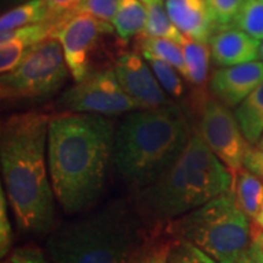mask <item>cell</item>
Returning <instances> with one entry per match:
<instances>
[{
    "instance_id": "obj_1",
    "label": "cell",
    "mask_w": 263,
    "mask_h": 263,
    "mask_svg": "<svg viewBox=\"0 0 263 263\" xmlns=\"http://www.w3.org/2000/svg\"><path fill=\"white\" fill-rule=\"evenodd\" d=\"M116 126L94 114L51 115L48 127V167L57 201L67 215L95 206L112 164Z\"/></svg>"
},
{
    "instance_id": "obj_2",
    "label": "cell",
    "mask_w": 263,
    "mask_h": 263,
    "mask_svg": "<svg viewBox=\"0 0 263 263\" xmlns=\"http://www.w3.org/2000/svg\"><path fill=\"white\" fill-rule=\"evenodd\" d=\"M51 115L28 111L2 122L0 164L5 194L24 234L48 235L54 228L57 200L48 167Z\"/></svg>"
},
{
    "instance_id": "obj_3",
    "label": "cell",
    "mask_w": 263,
    "mask_h": 263,
    "mask_svg": "<svg viewBox=\"0 0 263 263\" xmlns=\"http://www.w3.org/2000/svg\"><path fill=\"white\" fill-rule=\"evenodd\" d=\"M226 164L193 130L185 149L155 182L137 190L134 206L146 228L164 226L233 189Z\"/></svg>"
},
{
    "instance_id": "obj_4",
    "label": "cell",
    "mask_w": 263,
    "mask_h": 263,
    "mask_svg": "<svg viewBox=\"0 0 263 263\" xmlns=\"http://www.w3.org/2000/svg\"><path fill=\"white\" fill-rule=\"evenodd\" d=\"M192 133L188 117L177 104L126 114L115 130V171L132 188H145L178 159Z\"/></svg>"
},
{
    "instance_id": "obj_5",
    "label": "cell",
    "mask_w": 263,
    "mask_h": 263,
    "mask_svg": "<svg viewBox=\"0 0 263 263\" xmlns=\"http://www.w3.org/2000/svg\"><path fill=\"white\" fill-rule=\"evenodd\" d=\"M143 224L134 203L114 200L52 228L47 252L54 263H128L146 235Z\"/></svg>"
},
{
    "instance_id": "obj_6",
    "label": "cell",
    "mask_w": 263,
    "mask_h": 263,
    "mask_svg": "<svg viewBox=\"0 0 263 263\" xmlns=\"http://www.w3.org/2000/svg\"><path fill=\"white\" fill-rule=\"evenodd\" d=\"M163 228L172 239L192 242L217 263H235L252 244V226L233 189Z\"/></svg>"
},
{
    "instance_id": "obj_7",
    "label": "cell",
    "mask_w": 263,
    "mask_h": 263,
    "mask_svg": "<svg viewBox=\"0 0 263 263\" xmlns=\"http://www.w3.org/2000/svg\"><path fill=\"white\" fill-rule=\"evenodd\" d=\"M70 70L57 38L33 45L11 72L2 74L0 97L5 103H33L54 97L64 87Z\"/></svg>"
},
{
    "instance_id": "obj_8",
    "label": "cell",
    "mask_w": 263,
    "mask_h": 263,
    "mask_svg": "<svg viewBox=\"0 0 263 263\" xmlns=\"http://www.w3.org/2000/svg\"><path fill=\"white\" fill-rule=\"evenodd\" d=\"M59 112L94 114L114 117L139 110L121 87L112 68L91 71L65 90L57 101Z\"/></svg>"
},
{
    "instance_id": "obj_9",
    "label": "cell",
    "mask_w": 263,
    "mask_h": 263,
    "mask_svg": "<svg viewBox=\"0 0 263 263\" xmlns=\"http://www.w3.org/2000/svg\"><path fill=\"white\" fill-rule=\"evenodd\" d=\"M195 106L199 108L197 132L235 179L239 171L245 167L246 154L251 146L244 137L235 114L209 95L195 99Z\"/></svg>"
},
{
    "instance_id": "obj_10",
    "label": "cell",
    "mask_w": 263,
    "mask_h": 263,
    "mask_svg": "<svg viewBox=\"0 0 263 263\" xmlns=\"http://www.w3.org/2000/svg\"><path fill=\"white\" fill-rule=\"evenodd\" d=\"M115 31L111 24L87 12H74L52 28L51 37L60 42L71 77L80 82L93 71L91 59L101 37Z\"/></svg>"
},
{
    "instance_id": "obj_11",
    "label": "cell",
    "mask_w": 263,
    "mask_h": 263,
    "mask_svg": "<svg viewBox=\"0 0 263 263\" xmlns=\"http://www.w3.org/2000/svg\"><path fill=\"white\" fill-rule=\"evenodd\" d=\"M114 71L123 90L140 108H155L172 103L156 76L136 51H123L114 61Z\"/></svg>"
},
{
    "instance_id": "obj_12",
    "label": "cell",
    "mask_w": 263,
    "mask_h": 263,
    "mask_svg": "<svg viewBox=\"0 0 263 263\" xmlns=\"http://www.w3.org/2000/svg\"><path fill=\"white\" fill-rule=\"evenodd\" d=\"M263 82V62L227 66L216 70L209 81L212 97L228 107H236Z\"/></svg>"
},
{
    "instance_id": "obj_13",
    "label": "cell",
    "mask_w": 263,
    "mask_h": 263,
    "mask_svg": "<svg viewBox=\"0 0 263 263\" xmlns=\"http://www.w3.org/2000/svg\"><path fill=\"white\" fill-rule=\"evenodd\" d=\"M209 44L212 61L221 67L246 64L259 58L261 41L233 26L216 31Z\"/></svg>"
},
{
    "instance_id": "obj_14",
    "label": "cell",
    "mask_w": 263,
    "mask_h": 263,
    "mask_svg": "<svg viewBox=\"0 0 263 263\" xmlns=\"http://www.w3.org/2000/svg\"><path fill=\"white\" fill-rule=\"evenodd\" d=\"M166 9L174 26L186 38L209 43L218 31L205 0H166Z\"/></svg>"
},
{
    "instance_id": "obj_15",
    "label": "cell",
    "mask_w": 263,
    "mask_h": 263,
    "mask_svg": "<svg viewBox=\"0 0 263 263\" xmlns=\"http://www.w3.org/2000/svg\"><path fill=\"white\" fill-rule=\"evenodd\" d=\"M184 60H185V80L192 83L197 89L196 97L206 95V85L209 84L210 60H211V49L206 42L194 41L192 38L184 39L182 44Z\"/></svg>"
},
{
    "instance_id": "obj_16",
    "label": "cell",
    "mask_w": 263,
    "mask_h": 263,
    "mask_svg": "<svg viewBox=\"0 0 263 263\" xmlns=\"http://www.w3.org/2000/svg\"><path fill=\"white\" fill-rule=\"evenodd\" d=\"M233 192L240 210L254 222L263 202V178L244 167L236 174Z\"/></svg>"
},
{
    "instance_id": "obj_17",
    "label": "cell",
    "mask_w": 263,
    "mask_h": 263,
    "mask_svg": "<svg viewBox=\"0 0 263 263\" xmlns=\"http://www.w3.org/2000/svg\"><path fill=\"white\" fill-rule=\"evenodd\" d=\"M250 145H257L263 134V82L234 111Z\"/></svg>"
},
{
    "instance_id": "obj_18",
    "label": "cell",
    "mask_w": 263,
    "mask_h": 263,
    "mask_svg": "<svg viewBox=\"0 0 263 263\" xmlns=\"http://www.w3.org/2000/svg\"><path fill=\"white\" fill-rule=\"evenodd\" d=\"M146 20V8L141 0H121L112 26L118 38L122 42H128L144 32Z\"/></svg>"
},
{
    "instance_id": "obj_19",
    "label": "cell",
    "mask_w": 263,
    "mask_h": 263,
    "mask_svg": "<svg viewBox=\"0 0 263 263\" xmlns=\"http://www.w3.org/2000/svg\"><path fill=\"white\" fill-rule=\"evenodd\" d=\"M136 47L143 55L157 58L172 65L185 77V60H184L183 48L179 43L167 38H159L140 33L137 35Z\"/></svg>"
},
{
    "instance_id": "obj_20",
    "label": "cell",
    "mask_w": 263,
    "mask_h": 263,
    "mask_svg": "<svg viewBox=\"0 0 263 263\" xmlns=\"http://www.w3.org/2000/svg\"><path fill=\"white\" fill-rule=\"evenodd\" d=\"M173 239L163 226L147 228L146 235L128 263H168Z\"/></svg>"
},
{
    "instance_id": "obj_21",
    "label": "cell",
    "mask_w": 263,
    "mask_h": 263,
    "mask_svg": "<svg viewBox=\"0 0 263 263\" xmlns=\"http://www.w3.org/2000/svg\"><path fill=\"white\" fill-rule=\"evenodd\" d=\"M146 8L147 20L144 34L167 38L182 44L185 35L174 26L166 9L164 0H141Z\"/></svg>"
},
{
    "instance_id": "obj_22",
    "label": "cell",
    "mask_w": 263,
    "mask_h": 263,
    "mask_svg": "<svg viewBox=\"0 0 263 263\" xmlns=\"http://www.w3.org/2000/svg\"><path fill=\"white\" fill-rule=\"evenodd\" d=\"M45 21L47 9L44 0H29L4 12L0 17V29L4 32Z\"/></svg>"
},
{
    "instance_id": "obj_23",
    "label": "cell",
    "mask_w": 263,
    "mask_h": 263,
    "mask_svg": "<svg viewBox=\"0 0 263 263\" xmlns=\"http://www.w3.org/2000/svg\"><path fill=\"white\" fill-rule=\"evenodd\" d=\"M143 57L147 61L154 74L156 76L163 90L176 99L182 98L185 88H184L183 80L180 78V72L168 62L160 60V59L150 57V55H143Z\"/></svg>"
},
{
    "instance_id": "obj_24",
    "label": "cell",
    "mask_w": 263,
    "mask_h": 263,
    "mask_svg": "<svg viewBox=\"0 0 263 263\" xmlns=\"http://www.w3.org/2000/svg\"><path fill=\"white\" fill-rule=\"evenodd\" d=\"M236 27L257 41H263V0H246L233 22Z\"/></svg>"
},
{
    "instance_id": "obj_25",
    "label": "cell",
    "mask_w": 263,
    "mask_h": 263,
    "mask_svg": "<svg viewBox=\"0 0 263 263\" xmlns=\"http://www.w3.org/2000/svg\"><path fill=\"white\" fill-rule=\"evenodd\" d=\"M52 28H54V26L48 24V22H41V24L4 31L0 34V43L10 41V39H20V41L25 42L28 45V48H31L33 45L43 42L44 39L51 37Z\"/></svg>"
},
{
    "instance_id": "obj_26",
    "label": "cell",
    "mask_w": 263,
    "mask_h": 263,
    "mask_svg": "<svg viewBox=\"0 0 263 263\" xmlns=\"http://www.w3.org/2000/svg\"><path fill=\"white\" fill-rule=\"evenodd\" d=\"M168 263H217L192 242L173 239L168 256Z\"/></svg>"
},
{
    "instance_id": "obj_27",
    "label": "cell",
    "mask_w": 263,
    "mask_h": 263,
    "mask_svg": "<svg viewBox=\"0 0 263 263\" xmlns=\"http://www.w3.org/2000/svg\"><path fill=\"white\" fill-rule=\"evenodd\" d=\"M217 27L232 26L246 0H205Z\"/></svg>"
},
{
    "instance_id": "obj_28",
    "label": "cell",
    "mask_w": 263,
    "mask_h": 263,
    "mask_svg": "<svg viewBox=\"0 0 263 263\" xmlns=\"http://www.w3.org/2000/svg\"><path fill=\"white\" fill-rule=\"evenodd\" d=\"M28 45L20 39H10V41L0 43V71L2 74L15 70L24 60Z\"/></svg>"
},
{
    "instance_id": "obj_29",
    "label": "cell",
    "mask_w": 263,
    "mask_h": 263,
    "mask_svg": "<svg viewBox=\"0 0 263 263\" xmlns=\"http://www.w3.org/2000/svg\"><path fill=\"white\" fill-rule=\"evenodd\" d=\"M121 0H82L74 12H87L100 21L112 25Z\"/></svg>"
},
{
    "instance_id": "obj_30",
    "label": "cell",
    "mask_w": 263,
    "mask_h": 263,
    "mask_svg": "<svg viewBox=\"0 0 263 263\" xmlns=\"http://www.w3.org/2000/svg\"><path fill=\"white\" fill-rule=\"evenodd\" d=\"M8 197L4 188L0 189V255L5 257L14 241V232L8 215Z\"/></svg>"
},
{
    "instance_id": "obj_31",
    "label": "cell",
    "mask_w": 263,
    "mask_h": 263,
    "mask_svg": "<svg viewBox=\"0 0 263 263\" xmlns=\"http://www.w3.org/2000/svg\"><path fill=\"white\" fill-rule=\"evenodd\" d=\"M82 0H44L47 9V21L52 26L60 24L68 16L74 14Z\"/></svg>"
},
{
    "instance_id": "obj_32",
    "label": "cell",
    "mask_w": 263,
    "mask_h": 263,
    "mask_svg": "<svg viewBox=\"0 0 263 263\" xmlns=\"http://www.w3.org/2000/svg\"><path fill=\"white\" fill-rule=\"evenodd\" d=\"M10 261L12 263H49L43 252L34 246H24L12 251Z\"/></svg>"
},
{
    "instance_id": "obj_33",
    "label": "cell",
    "mask_w": 263,
    "mask_h": 263,
    "mask_svg": "<svg viewBox=\"0 0 263 263\" xmlns=\"http://www.w3.org/2000/svg\"><path fill=\"white\" fill-rule=\"evenodd\" d=\"M245 167L263 178V153L257 147H249L245 157Z\"/></svg>"
},
{
    "instance_id": "obj_34",
    "label": "cell",
    "mask_w": 263,
    "mask_h": 263,
    "mask_svg": "<svg viewBox=\"0 0 263 263\" xmlns=\"http://www.w3.org/2000/svg\"><path fill=\"white\" fill-rule=\"evenodd\" d=\"M235 263H263V249L252 241L250 248L240 256Z\"/></svg>"
},
{
    "instance_id": "obj_35",
    "label": "cell",
    "mask_w": 263,
    "mask_h": 263,
    "mask_svg": "<svg viewBox=\"0 0 263 263\" xmlns=\"http://www.w3.org/2000/svg\"><path fill=\"white\" fill-rule=\"evenodd\" d=\"M252 239H254V235L257 234L258 232L263 230V202H262V207L259 210V213L256 217V219L252 222Z\"/></svg>"
},
{
    "instance_id": "obj_36",
    "label": "cell",
    "mask_w": 263,
    "mask_h": 263,
    "mask_svg": "<svg viewBox=\"0 0 263 263\" xmlns=\"http://www.w3.org/2000/svg\"><path fill=\"white\" fill-rule=\"evenodd\" d=\"M252 241H254L255 244H257L258 246H261V248L263 249V230H261V232H258L257 234L254 235Z\"/></svg>"
},
{
    "instance_id": "obj_37",
    "label": "cell",
    "mask_w": 263,
    "mask_h": 263,
    "mask_svg": "<svg viewBox=\"0 0 263 263\" xmlns=\"http://www.w3.org/2000/svg\"><path fill=\"white\" fill-rule=\"evenodd\" d=\"M26 2H29V0H3V4L5 5H20L22 4V3H26Z\"/></svg>"
},
{
    "instance_id": "obj_38",
    "label": "cell",
    "mask_w": 263,
    "mask_h": 263,
    "mask_svg": "<svg viewBox=\"0 0 263 263\" xmlns=\"http://www.w3.org/2000/svg\"><path fill=\"white\" fill-rule=\"evenodd\" d=\"M256 146H257V149H258V150H261V151H262V153H263V134H262L261 139H259V140H258L257 145H256Z\"/></svg>"
},
{
    "instance_id": "obj_39",
    "label": "cell",
    "mask_w": 263,
    "mask_h": 263,
    "mask_svg": "<svg viewBox=\"0 0 263 263\" xmlns=\"http://www.w3.org/2000/svg\"><path fill=\"white\" fill-rule=\"evenodd\" d=\"M259 58H261V60L263 62V41L261 42V47H259Z\"/></svg>"
},
{
    "instance_id": "obj_40",
    "label": "cell",
    "mask_w": 263,
    "mask_h": 263,
    "mask_svg": "<svg viewBox=\"0 0 263 263\" xmlns=\"http://www.w3.org/2000/svg\"><path fill=\"white\" fill-rule=\"evenodd\" d=\"M5 263H12V262H11V261H10V259H9V261H8V262H5Z\"/></svg>"
}]
</instances>
